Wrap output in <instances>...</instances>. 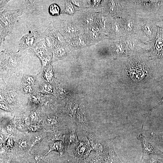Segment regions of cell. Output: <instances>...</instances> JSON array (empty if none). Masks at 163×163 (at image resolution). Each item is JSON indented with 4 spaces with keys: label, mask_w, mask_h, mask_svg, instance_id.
<instances>
[{
    "label": "cell",
    "mask_w": 163,
    "mask_h": 163,
    "mask_svg": "<svg viewBox=\"0 0 163 163\" xmlns=\"http://www.w3.org/2000/svg\"><path fill=\"white\" fill-rule=\"evenodd\" d=\"M136 138L140 142L142 147V152L141 158L151 154L158 155L163 154V151L149 142L142 134L137 136Z\"/></svg>",
    "instance_id": "4"
},
{
    "label": "cell",
    "mask_w": 163,
    "mask_h": 163,
    "mask_svg": "<svg viewBox=\"0 0 163 163\" xmlns=\"http://www.w3.org/2000/svg\"><path fill=\"white\" fill-rule=\"evenodd\" d=\"M76 161L75 160V163H78V161L77 160V162H76ZM63 163H74V161L73 162L72 161L70 160H67L66 161Z\"/></svg>",
    "instance_id": "25"
},
{
    "label": "cell",
    "mask_w": 163,
    "mask_h": 163,
    "mask_svg": "<svg viewBox=\"0 0 163 163\" xmlns=\"http://www.w3.org/2000/svg\"><path fill=\"white\" fill-rule=\"evenodd\" d=\"M27 145V142L25 141H22L19 143V146L20 148H23L25 147Z\"/></svg>",
    "instance_id": "22"
},
{
    "label": "cell",
    "mask_w": 163,
    "mask_h": 163,
    "mask_svg": "<svg viewBox=\"0 0 163 163\" xmlns=\"http://www.w3.org/2000/svg\"><path fill=\"white\" fill-rule=\"evenodd\" d=\"M47 135L51 141H61L64 143L65 135L61 132H58L48 133Z\"/></svg>",
    "instance_id": "13"
},
{
    "label": "cell",
    "mask_w": 163,
    "mask_h": 163,
    "mask_svg": "<svg viewBox=\"0 0 163 163\" xmlns=\"http://www.w3.org/2000/svg\"><path fill=\"white\" fill-rule=\"evenodd\" d=\"M0 107L4 110H7L8 109V107L6 104L4 102H1Z\"/></svg>",
    "instance_id": "21"
},
{
    "label": "cell",
    "mask_w": 163,
    "mask_h": 163,
    "mask_svg": "<svg viewBox=\"0 0 163 163\" xmlns=\"http://www.w3.org/2000/svg\"><path fill=\"white\" fill-rule=\"evenodd\" d=\"M76 145L74 151L75 157L78 159H85L93 149L89 141L86 137H84Z\"/></svg>",
    "instance_id": "3"
},
{
    "label": "cell",
    "mask_w": 163,
    "mask_h": 163,
    "mask_svg": "<svg viewBox=\"0 0 163 163\" xmlns=\"http://www.w3.org/2000/svg\"><path fill=\"white\" fill-rule=\"evenodd\" d=\"M25 80L28 84H33L34 82V78L32 76H27L25 78Z\"/></svg>",
    "instance_id": "19"
},
{
    "label": "cell",
    "mask_w": 163,
    "mask_h": 163,
    "mask_svg": "<svg viewBox=\"0 0 163 163\" xmlns=\"http://www.w3.org/2000/svg\"><path fill=\"white\" fill-rule=\"evenodd\" d=\"M47 122L49 125L53 126L57 130L60 125L59 121L57 118L55 117L52 118L49 117L47 119Z\"/></svg>",
    "instance_id": "14"
},
{
    "label": "cell",
    "mask_w": 163,
    "mask_h": 163,
    "mask_svg": "<svg viewBox=\"0 0 163 163\" xmlns=\"http://www.w3.org/2000/svg\"><path fill=\"white\" fill-rule=\"evenodd\" d=\"M59 11V9L58 6L55 4L51 5L50 8V12L53 15L58 14Z\"/></svg>",
    "instance_id": "16"
},
{
    "label": "cell",
    "mask_w": 163,
    "mask_h": 163,
    "mask_svg": "<svg viewBox=\"0 0 163 163\" xmlns=\"http://www.w3.org/2000/svg\"><path fill=\"white\" fill-rule=\"evenodd\" d=\"M66 8L64 10V12L67 13L72 14L74 12V9L72 4L70 3H69L68 2H67Z\"/></svg>",
    "instance_id": "17"
},
{
    "label": "cell",
    "mask_w": 163,
    "mask_h": 163,
    "mask_svg": "<svg viewBox=\"0 0 163 163\" xmlns=\"http://www.w3.org/2000/svg\"><path fill=\"white\" fill-rule=\"evenodd\" d=\"M85 137L89 141L93 149L102 155L105 140L96 135L92 131L87 133Z\"/></svg>",
    "instance_id": "5"
},
{
    "label": "cell",
    "mask_w": 163,
    "mask_h": 163,
    "mask_svg": "<svg viewBox=\"0 0 163 163\" xmlns=\"http://www.w3.org/2000/svg\"><path fill=\"white\" fill-rule=\"evenodd\" d=\"M76 126V125L74 123L69 127V133L67 139L68 143V148H69L71 144H77L79 142L78 140L75 132Z\"/></svg>",
    "instance_id": "9"
},
{
    "label": "cell",
    "mask_w": 163,
    "mask_h": 163,
    "mask_svg": "<svg viewBox=\"0 0 163 163\" xmlns=\"http://www.w3.org/2000/svg\"><path fill=\"white\" fill-rule=\"evenodd\" d=\"M106 3L105 2L104 5V13L105 14L110 16H115V14H118L120 12L118 8L120 6L118 4L117 1H107ZM104 3V4H105Z\"/></svg>",
    "instance_id": "7"
},
{
    "label": "cell",
    "mask_w": 163,
    "mask_h": 163,
    "mask_svg": "<svg viewBox=\"0 0 163 163\" xmlns=\"http://www.w3.org/2000/svg\"><path fill=\"white\" fill-rule=\"evenodd\" d=\"M48 145L49 150L46 154L47 155L52 151H54L59 153L60 155L62 156L66 148L65 147V143L61 141H50Z\"/></svg>",
    "instance_id": "8"
},
{
    "label": "cell",
    "mask_w": 163,
    "mask_h": 163,
    "mask_svg": "<svg viewBox=\"0 0 163 163\" xmlns=\"http://www.w3.org/2000/svg\"><path fill=\"white\" fill-rule=\"evenodd\" d=\"M30 117L31 120L32 122H34L36 121L37 117V114L35 112H31Z\"/></svg>",
    "instance_id": "20"
},
{
    "label": "cell",
    "mask_w": 163,
    "mask_h": 163,
    "mask_svg": "<svg viewBox=\"0 0 163 163\" xmlns=\"http://www.w3.org/2000/svg\"><path fill=\"white\" fill-rule=\"evenodd\" d=\"M61 31L67 37H74L81 35L82 31L78 28L76 25L71 22L64 21L61 26Z\"/></svg>",
    "instance_id": "6"
},
{
    "label": "cell",
    "mask_w": 163,
    "mask_h": 163,
    "mask_svg": "<svg viewBox=\"0 0 163 163\" xmlns=\"http://www.w3.org/2000/svg\"><path fill=\"white\" fill-rule=\"evenodd\" d=\"M151 136L156 144L163 148V133H156L152 132Z\"/></svg>",
    "instance_id": "12"
},
{
    "label": "cell",
    "mask_w": 163,
    "mask_h": 163,
    "mask_svg": "<svg viewBox=\"0 0 163 163\" xmlns=\"http://www.w3.org/2000/svg\"><path fill=\"white\" fill-rule=\"evenodd\" d=\"M24 89L25 91L28 92H31L32 91V89L28 85L25 86Z\"/></svg>",
    "instance_id": "24"
},
{
    "label": "cell",
    "mask_w": 163,
    "mask_h": 163,
    "mask_svg": "<svg viewBox=\"0 0 163 163\" xmlns=\"http://www.w3.org/2000/svg\"><path fill=\"white\" fill-rule=\"evenodd\" d=\"M16 96L15 93L13 92H11L9 93L7 95V99L8 101L10 102L14 101L16 100Z\"/></svg>",
    "instance_id": "18"
},
{
    "label": "cell",
    "mask_w": 163,
    "mask_h": 163,
    "mask_svg": "<svg viewBox=\"0 0 163 163\" xmlns=\"http://www.w3.org/2000/svg\"><path fill=\"white\" fill-rule=\"evenodd\" d=\"M153 27L149 19L137 17L135 36L138 40L142 42L152 40L155 36Z\"/></svg>",
    "instance_id": "2"
},
{
    "label": "cell",
    "mask_w": 163,
    "mask_h": 163,
    "mask_svg": "<svg viewBox=\"0 0 163 163\" xmlns=\"http://www.w3.org/2000/svg\"><path fill=\"white\" fill-rule=\"evenodd\" d=\"M43 134H40L34 136L31 140L30 148H32L36 144L39 143L43 139Z\"/></svg>",
    "instance_id": "15"
},
{
    "label": "cell",
    "mask_w": 163,
    "mask_h": 163,
    "mask_svg": "<svg viewBox=\"0 0 163 163\" xmlns=\"http://www.w3.org/2000/svg\"><path fill=\"white\" fill-rule=\"evenodd\" d=\"M72 37V40H69L71 46L75 47H79L84 46L85 44L84 38L81 35L78 36L77 37Z\"/></svg>",
    "instance_id": "11"
},
{
    "label": "cell",
    "mask_w": 163,
    "mask_h": 163,
    "mask_svg": "<svg viewBox=\"0 0 163 163\" xmlns=\"http://www.w3.org/2000/svg\"><path fill=\"white\" fill-rule=\"evenodd\" d=\"M161 102H163V97H162V100H161Z\"/></svg>",
    "instance_id": "26"
},
{
    "label": "cell",
    "mask_w": 163,
    "mask_h": 163,
    "mask_svg": "<svg viewBox=\"0 0 163 163\" xmlns=\"http://www.w3.org/2000/svg\"><path fill=\"white\" fill-rule=\"evenodd\" d=\"M126 72L129 78L133 82L140 83L145 81L150 75V68L139 58H133L126 63Z\"/></svg>",
    "instance_id": "1"
},
{
    "label": "cell",
    "mask_w": 163,
    "mask_h": 163,
    "mask_svg": "<svg viewBox=\"0 0 163 163\" xmlns=\"http://www.w3.org/2000/svg\"><path fill=\"white\" fill-rule=\"evenodd\" d=\"M29 130L31 131H35L38 129L37 127L36 126L34 125L30 126L29 127Z\"/></svg>",
    "instance_id": "23"
},
{
    "label": "cell",
    "mask_w": 163,
    "mask_h": 163,
    "mask_svg": "<svg viewBox=\"0 0 163 163\" xmlns=\"http://www.w3.org/2000/svg\"><path fill=\"white\" fill-rule=\"evenodd\" d=\"M140 162L142 163H163V159L158 158L157 155L151 154L141 158Z\"/></svg>",
    "instance_id": "10"
}]
</instances>
